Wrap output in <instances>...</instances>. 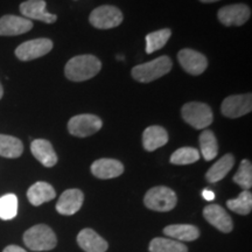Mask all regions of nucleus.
Masks as SVG:
<instances>
[{"mask_svg": "<svg viewBox=\"0 0 252 252\" xmlns=\"http://www.w3.org/2000/svg\"><path fill=\"white\" fill-rule=\"evenodd\" d=\"M102 63L94 55H78L69 60L65 64L64 74L68 80L83 82L98 74Z\"/></svg>", "mask_w": 252, "mask_h": 252, "instance_id": "f257e3e1", "label": "nucleus"}, {"mask_svg": "<svg viewBox=\"0 0 252 252\" xmlns=\"http://www.w3.org/2000/svg\"><path fill=\"white\" fill-rule=\"evenodd\" d=\"M172 69V60L168 56H160L153 61L135 65L132 69V77L140 83H150L168 74Z\"/></svg>", "mask_w": 252, "mask_h": 252, "instance_id": "f03ea898", "label": "nucleus"}, {"mask_svg": "<svg viewBox=\"0 0 252 252\" xmlns=\"http://www.w3.org/2000/svg\"><path fill=\"white\" fill-rule=\"evenodd\" d=\"M24 243L33 251H48L56 247L58 238L48 225L37 224L25 232Z\"/></svg>", "mask_w": 252, "mask_h": 252, "instance_id": "7ed1b4c3", "label": "nucleus"}, {"mask_svg": "<svg viewBox=\"0 0 252 252\" xmlns=\"http://www.w3.org/2000/svg\"><path fill=\"white\" fill-rule=\"evenodd\" d=\"M178 198L171 188L158 186L151 188L144 197V203L149 209L154 212H171L176 206Z\"/></svg>", "mask_w": 252, "mask_h": 252, "instance_id": "20e7f679", "label": "nucleus"}, {"mask_svg": "<svg viewBox=\"0 0 252 252\" xmlns=\"http://www.w3.org/2000/svg\"><path fill=\"white\" fill-rule=\"evenodd\" d=\"M181 115L184 121L196 130L206 128L213 123L212 109L204 103L190 102L185 104L181 109Z\"/></svg>", "mask_w": 252, "mask_h": 252, "instance_id": "39448f33", "label": "nucleus"}, {"mask_svg": "<svg viewBox=\"0 0 252 252\" xmlns=\"http://www.w3.org/2000/svg\"><path fill=\"white\" fill-rule=\"evenodd\" d=\"M90 24L98 30H110L119 26L123 21L121 9L111 5H103L94 8L89 17Z\"/></svg>", "mask_w": 252, "mask_h": 252, "instance_id": "423d86ee", "label": "nucleus"}, {"mask_svg": "<svg viewBox=\"0 0 252 252\" xmlns=\"http://www.w3.org/2000/svg\"><path fill=\"white\" fill-rule=\"evenodd\" d=\"M102 128V121L94 115H77L68 122L69 133L75 137L86 138Z\"/></svg>", "mask_w": 252, "mask_h": 252, "instance_id": "0eeeda50", "label": "nucleus"}, {"mask_svg": "<svg viewBox=\"0 0 252 252\" xmlns=\"http://www.w3.org/2000/svg\"><path fill=\"white\" fill-rule=\"evenodd\" d=\"M53 49V42L49 39H35L21 43L15 49V55L20 61H31L48 54Z\"/></svg>", "mask_w": 252, "mask_h": 252, "instance_id": "6e6552de", "label": "nucleus"}, {"mask_svg": "<svg viewBox=\"0 0 252 252\" xmlns=\"http://www.w3.org/2000/svg\"><path fill=\"white\" fill-rule=\"evenodd\" d=\"M222 113L228 118H238L248 115L252 110V96L248 94H234L229 96L222 103Z\"/></svg>", "mask_w": 252, "mask_h": 252, "instance_id": "1a4fd4ad", "label": "nucleus"}, {"mask_svg": "<svg viewBox=\"0 0 252 252\" xmlns=\"http://www.w3.org/2000/svg\"><path fill=\"white\" fill-rule=\"evenodd\" d=\"M251 17V9L248 5L232 4L222 7L217 18L224 26H242Z\"/></svg>", "mask_w": 252, "mask_h": 252, "instance_id": "9d476101", "label": "nucleus"}, {"mask_svg": "<svg viewBox=\"0 0 252 252\" xmlns=\"http://www.w3.org/2000/svg\"><path fill=\"white\" fill-rule=\"evenodd\" d=\"M178 60L181 67L190 75H201L208 67L206 56L193 49L180 50L178 54Z\"/></svg>", "mask_w": 252, "mask_h": 252, "instance_id": "9b49d317", "label": "nucleus"}, {"mask_svg": "<svg viewBox=\"0 0 252 252\" xmlns=\"http://www.w3.org/2000/svg\"><path fill=\"white\" fill-rule=\"evenodd\" d=\"M33 28V23L30 19L18 15H4L0 18V35L14 36L27 33Z\"/></svg>", "mask_w": 252, "mask_h": 252, "instance_id": "f8f14e48", "label": "nucleus"}, {"mask_svg": "<svg viewBox=\"0 0 252 252\" xmlns=\"http://www.w3.org/2000/svg\"><path fill=\"white\" fill-rule=\"evenodd\" d=\"M84 195L80 189H68L63 191L56 203V210L59 214L70 216L76 214L83 204Z\"/></svg>", "mask_w": 252, "mask_h": 252, "instance_id": "ddd939ff", "label": "nucleus"}, {"mask_svg": "<svg viewBox=\"0 0 252 252\" xmlns=\"http://www.w3.org/2000/svg\"><path fill=\"white\" fill-rule=\"evenodd\" d=\"M20 12L26 19H34V20L42 21L46 24L55 23V14L48 13L46 11V1L45 0H27L20 5Z\"/></svg>", "mask_w": 252, "mask_h": 252, "instance_id": "4468645a", "label": "nucleus"}, {"mask_svg": "<svg viewBox=\"0 0 252 252\" xmlns=\"http://www.w3.org/2000/svg\"><path fill=\"white\" fill-rule=\"evenodd\" d=\"M203 216L208 222L220 231L228 234L232 230V220L224 208L219 204H209L203 209Z\"/></svg>", "mask_w": 252, "mask_h": 252, "instance_id": "2eb2a0df", "label": "nucleus"}, {"mask_svg": "<svg viewBox=\"0 0 252 252\" xmlns=\"http://www.w3.org/2000/svg\"><path fill=\"white\" fill-rule=\"evenodd\" d=\"M91 172L98 179L108 180V179L117 178L124 172V166L116 159H99L91 165Z\"/></svg>", "mask_w": 252, "mask_h": 252, "instance_id": "dca6fc26", "label": "nucleus"}, {"mask_svg": "<svg viewBox=\"0 0 252 252\" xmlns=\"http://www.w3.org/2000/svg\"><path fill=\"white\" fill-rule=\"evenodd\" d=\"M77 243L86 252H105L109 244L93 229H83L77 236Z\"/></svg>", "mask_w": 252, "mask_h": 252, "instance_id": "f3484780", "label": "nucleus"}, {"mask_svg": "<svg viewBox=\"0 0 252 252\" xmlns=\"http://www.w3.org/2000/svg\"><path fill=\"white\" fill-rule=\"evenodd\" d=\"M31 151L37 161H40L45 167H53L58 162V156L48 140H33V143L31 144Z\"/></svg>", "mask_w": 252, "mask_h": 252, "instance_id": "a211bd4d", "label": "nucleus"}, {"mask_svg": "<svg viewBox=\"0 0 252 252\" xmlns=\"http://www.w3.org/2000/svg\"><path fill=\"white\" fill-rule=\"evenodd\" d=\"M168 141V133L161 126H150L143 133L144 149L149 152L156 151Z\"/></svg>", "mask_w": 252, "mask_h": 252, "instance_id": "6ab92c4d", "label": "nucleus"}, {"mask_svg": "<svg viewBox=\"0 0 252 252\" xmlns=\"http://www.w3.org/2000/svg\"><path fill=\"white\" fill-rule=\"evenodd\" d=\"M56 193L55 189L52 187L47 182H36L33 186H31V188L27 191V197L28 201L33 204V206H41L42 203L52 201L53 198H55Z\"/></svg>", "mask_w": 252, "mask_h": 252, "instance_id": "aec40b11", "label": "nucleus"}, {"mask_svg": "<svg viewBox=\"0 0 252 252\" xmlns=\"http://www.w3.org/2000/svg\"><path fill=\"white\" fill-rule=\"evenodd\" d=\"M235 165V158L232 154H225L216 163L210 167L209 171L207 172L206 179L210 184H216L224 179L226 174L231 171V168Z\"/></svg>", "mask_w": 252, "mask_h": 252, "instance_id": "412c9836", "label": "nucleus"}, {"mask_svg": "<svg viewBox=\"0 0 252 252\" xmlns=\"http://www.w3.org/2000/svg\"><path fill=\"white\" fill-rule=\"evenodd\" d=\"M163 234L179 242H191L198 238L200 230L191 224H173L166 226Z\"/></svg>", "mask_w": 252, "mask_h": 252, "instance_id": "4be33fe9", "label": "nucleus"}, {"mask_svg": "<svg viewBox=\"0 0 252 252\" xmlns=\"http://www.w3.org/2000/svg\"><path fill=\"white\" fill-rule=\"evenodd\" d=\"M24 152V145L21 140L12 135L0 134V156L14 159L19 158Z\"/></svg>", "mask_w": 252, "mask_h": 252, "instance_id": "5701e85b", "label": "nucleus"}, {"mask_svg": "<svg viewBox=\"0 0 252 252\" xmlns=\"http://www.w3.org/2000/svg\"><path fill=\"white\" fill-rule=\"evenodd\" d=\"M200 146L204 160L210 161V160L215 159L217 157V153H219V144H217V139L213 131L204 130L201 133Z\"/></svg>", "mask_w": 252, "mask_h": 252, "instance_id": "b1692460", "label": "nucleus"}, {"mask_svg": "<svg viewBox=\"0 0 252 252\" xmlns=\"http://www.w3.org/2000/svg\"><path fill=\"white\" fill-rule=\"evenodd\" d=\"M150 252H188V248L175 239L158 237L151 241Z\"/></svg>", "mask_w": 252, "mask_h": 252, "instance_id": "393cba45", "label": "nucleus"}, {"mask_svg": "<svg viewBox=\"0 0 252 252\" xmlns=\"http://www.w3.org/2000/svg\"><path fill=\"white\" fill-rule=\"evenodd\" d=\"M172 35V32L168 28L165 30H160L152 32V33L147 34L146 36V53H154L157 50L161 49L162 47H165L167 41L169 40V37Z\"/></svg>", "mask_w": 252, "mask_h": 252, "instance_id": "a878e982", "label": "nucleus"}, {"mask_svg": "<svg viewBox=\"0 0 252 252\" xmlns=\"http://www.w3.org/2000/svg\"><path fill=\"white\" fill-rule=\"evenodd\" d=\"M226 206L230 210L239 214V215H248L252 209V194L249 190L242 191L238 197L234 200H229Z\"/></svg>", "mask_w": 252, "mask_h": 252, "instance_id": "bb28decb", "label": "nucleus"}, {"mask_svg": "<svg viewBox=\"0 0 252 252\" xmlns=\"http://www.w3.org/2000/svg\"><path fill=\"white\" fill-rule=\"evenodd\" d=\"M18 213V197L7 194L0 197V219L8 220L14 219Z\"/></svg>", "mask_w": 252, "mask_h": 252, "instance_id": "cd10ccee", "label": "nucleus"}, {"mask_svg": "<svg viewBox=\"0 0 252 252\" xmlns=\"http://www.w3.org/2000/svg\"><path fill=\"white\" fill-rule=\"evenodd\" d=\"M200 159V153L193 147H182L176 150L171 157V162L174 165H189Z\"/></svg>", "mask_w": 252, "mask_h": 252, "instance_id": "c85d7f7f", "label": "nucleus"}, {"mask_svg": "<svg viewBox=\"0 0 252 252\" xmlns=\"http://www.w3.org/2000/svg\"><path fill=\"white\" fill-rule=\"evenodd\" d=\"M234 181L244 190H249L252 187V166L249 160H243L241 162L238 171L234 176Z\"/></svg>", "mask_w": 252, "mask_h": 252, "instance_id": "c756f323", "label": "nucleus"}, {"mask_svg": "<svg viewBox=\"0 0 252 252\" xmlns=\"http://www.w3.org/2000/svg\"><path fill=\"white\" fill-rule=\"evenodd\" d=\"M2 252H27V251H25L23 248L18 247V245H8L7 248L4 249V251Z\"/></svg>", "mask_w": 252, "mask_h": 252, "instance_id": "7c9ffc66", "label": "nucleus"}, {"mask_svg": "<svg viewBox=\"0 0 252 252\" xmlns=\"http://www.w3.org/2000/svg\"><path fill=\"white\" fill-rule=\"evenodd\" d=\"M202 196L204 200L207 201H213L214 198H215V194H214V191L212 190H208V189H204L202 191Z\"/></svg>", "mask_w": 252, "mask_h": 252, "instance_id": "2f4dec72", "label": "nucleus"}, {"mask_svg": "<svg viewBox=\"0 0 252 252\" xmlns=\"http://www.w3.org/2000/svg\"><path fill=\"white\" fill-rule=\"evenodd\" d=\"M201 2H206V4H208V2H215V1H219V0H200Z\"/></svg>", "mask_w": 252, "mask_h": 252, "instance_id": "473e14b6", "label": "nucleus"}, {"mask_svg": "<svg viewBox=\"0 0 252 252\" xmlns=\"http://www.w3.org/2000/svg\"><path fill=\"white\" fill-rule=\"evenodd\" d=\"M2 94H4V89H2V86H1V83H0V99H1Z\"/></svg>", "mask_w": 252, "mask_h": 252, "instance_id": "72a5a7b5", "label": "nucleus"}]
</instances>
